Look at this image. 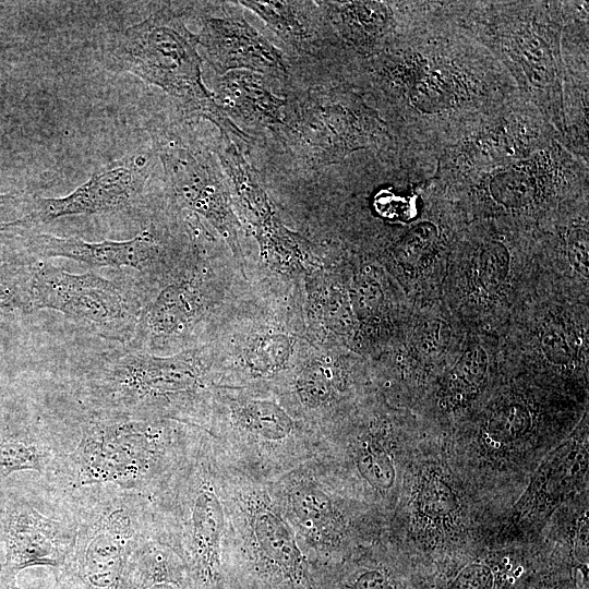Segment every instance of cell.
Returning a JSON list of instances; mask_svg holds the SVG:
<instances>
[{"label":"cell","mask_w":589,"mask_h":589,"mask_svg":"<svg viewBox=\"0 0 589 589\" xmlns=\"http://www.w3.org/2000/svg\"><path fill=\"white\" fill-rule=\"evenodd\" d=\"M483 38L548 123L565 135V65L560 15L540 2L498 5Z\"/></svg>","instance_id":"obj_8"},{"label":"cell","mask_w":589,"mask_h":589,"mask_svg":"<svg viewBox=\"0 0 589 589\" xmlns=\"http://www.w3.org/2000/svg\"><path fill=\"white\" fill-rule=\"evenodd\" d=\"M167 435L160 420L87 416L76 446L62 452L45 477L62 497L96 486L147 495Z\"/></svg>","instance_id":"obj_5"},{"label":"cell","mask_w":589,"mask_h":589,"mask_svg":"<svg viewBox=\"0 0 589 589\" xmlns=\"http://www.w3.org/2000/svg\"><path fill=\"white\" fill-rule=\"evenodd\" d=\"M191 238L192 233L187 242H176L166 228L152 225L122 241L38 233L31 239V249L41 259L64 257L92 268H132L155 291L185 254Z\"/></svg>","instance_id":"obj_14"},{"label":"cell","mask_w":589,"mask_h":589,"mask_svg":"<svg viewBox=\"0 0 589 589\" xmlns=\"http://www.w3.org/2000/svg\"><path fill=\"white\" fill-rule=\"evenodd\" d=\"M542 348L546 358L553 363H566L572 353L563 334L556 330L548 332L542 340Z\"/></svg>","instance_id":"obj_37"},{"label":"cell","mask_w":589,"mask_h":589,"mask_svg":"<svg viewBox=\"0 0 589 589\" xmlns=\"http://www.w3.org/2000/svg\"><path fill=\"white\" fill-rule=\"evenodd\" d=\"M235 418L247 431L272 441L287 437L294 424L280 406L266 399L240 405L235 411Z\"/></svg>","instance_id":"obj_29"},{"label":"cell","mask_w":589,"mask_h":589,"mask_svg":"<svg viewBox=\"0 0 589 589\" xmlns=\"http://www.w3.org/2000/svg\"><path fill=\"white\" fill-rule=\"evenodd\" d=\"M382 299V291L375 281L363 280L358 285L354 302L360 314L368 316L374 313Z\"/></svg>","instance_id":"obj_36"},{"label":"cell","mask_w":589,"mask_h":589,"mask_svg":"<svg viewBox=\"0 0 589 589\" xmlns=\"http://www.w3.org/2000/svg\"><path fill=\"white\" fill-rule=\"evenodd\" d=\"M283 128L313 166L338 163L377 143L386 131L378 112L346 87L314 88L286 105Z\"/></svg>","instance_id":"obj_11"},{"label":"cell","mask_w":589,"mask_h":589,"mask_svg":"<svg viewBox=\"0 0 589 589\" xmlns=\"http://www.w3.org/2000/svg\"><path fill=\"white\" fill-rule=\"evenodd\" d=\"M67 508L59 516L39 510L21 496L0 500V526L4 543V567L16 580L28 567L49 566L60 569L74 542L75 517L67 497Z\"/></svg>","instance_id":"obj_17"},{"label":"cell","mask_w":589,"mask_h":589,"mask_svg":"<svg viewBox=\"0 0 589 589\" xmlns=\"http://www.w3.org/2000/svg\"><path fill=\"white\" fill-rule=\"evenodd\" d=\"M293 512L301 524L312 530H321L333 521L329 497L312 485L298 488L291 496Z\"/></svg>","instance_id":"obj_31"},{"label":"cell","mask_w":589,"mask_h":589,"mask_svg":"<svg viewBox=\"0 0 589 589\" xmlns=\"http://www.w3.org/2000/svg\"><path fill=\"white\" fill-rule=\"evenodd\" d=\"M509 254L500 241H488L480 253V281L486 290L496 289L506 278Z\"/></svg>","instance_id":"obj_33"},{"label":"cell","mask_w":589,"mask_h":589,"mask_svg":"<svg viewBox=\"0 0 589 589\" xmlns=\"http://www.w3.org/2000/svg\"><path fill=\"white\" fill-rule=\"evenodd\" d=\"M196 47L182 12L170 3L141 22L103 34L98 57L108 71L130 73L159 87L184 113L205 118L220 133L247 142L248 136L224 115L205 86Z\"/></svg>","instance_id":"obj_2"},{"label":"cell","mask_w":589,"mask_h":589,"mask_svg":"<svg viewBox=\"0 0 589 589\" xmlns=\"http://www.w3.org/2000/svg\"><path fill=\"white\" fill-rule=\"evenodd\" d=\"M237 273L214 259L193 228L185 254L145 304L124 347L169 356L211 341L243 298L232 284Z\"/></svg>","instance_id":"obj_3"},{"label":"cell","mask_w":589,"mask_h":589,"mask_svg":"<svg viewBox=\"0 0 589 589\" xmlns=\"http://www.w3.org/2000/svg\"><path fill=\"white\" fill-rule=\"evenodd\" d=\"M242 298L211 340L216 369H235L252 380L294 370L314 348L294 304L267 297Z\"/></svg>","instance_id":"obj_9"},{"label":"cell","mask_w":589,"mask_h":589,"mask_svg":"<svg viewBox=\"0 0 589 589\" xmlns=\"http://www.w3.org/2000/svg\"><path fill=\"white\" fill-rule=\"evenodd\" d=\"M215 101L229 119L251 127L283 128L287 100L274 94L260 73L236 70L218 80Z\"/></svg>","instance_id":"obj_22"},{"label":"cell","mask_w":589,"mask_h":589,"mask_svg":"<svg viewBox=\"0 0 589 589\" xmlns=\"http://www.w3.org/2000/svg\"><path fill=\"white\" fill-rule=\"evenodd\" d=\"M19 296L26 310H55L81 328L127 345L154 289L141 277L107 278L94 271L70 273L50 262L31 266Z\"/></svg>","instance_id":"obj_7"},{"label":"cell","mask_w":589,"mask_h":589,"mask_svg":"<svg viewBox=\"0 0 589 589\" xmlns=\"http://www.w3.org/2000/svg\"><path fill=\"white\" fill-rule=\"evenodd\" d=\"M338 33L363 52L378 53L393 39L397 23L389 2L317 1Z\"/></svg>","instance_id":"obj_23"},{"label":"cell","mask_w":589,"mask_h":589,"mask_svg":"<svg viewBox=\"0 0 589 589\" xmlns=\"http://www.w3.org/2000/svg\"><path fill=\"white\" fill-rule=\"evenodd\" d=\"M194 34L208 63L219 74L245 70L285 77L283 53L254 29L241 15H201Z\"/></svg>","instance_id":"obj_20"},{"label":"cell","mask_w":589,"mask_h":589,"mask_svg":"<svg viewBox=\"0 0 589 589\" xmlns=\"http://www.w3.org/2000/svg\"><path fill=\"white\" fill-rule=\"evenodd\" d=\"M588 434H569L540 462L512 506L493 542L524 543L539 538L552 514L588 491Z\"/></svg>","instance_id":"obj_13"},{"label":"cell","mask_w":589,"mask_h":589,"mask_svg":"<svg viewBox=\"0 0 589 589\" xmlns=\"http://www.w3.org/2000/svg\"><path fill=\"white\" fill-rule=\"evenodd\" d=\"M398 506L400 551L420 566L493 541L502 525L452 468L433 435L414 458Z\"/></svg>","instance_id":"obj_1"},{"label":"cell","mask_w":589,"mask_h":589,"mask_svg":"<svg viewBox=\"0 0 589 589\" xmlns=\"http://www.w3.org/2000/svg\"><path fill=\"white\" fill-rule=\"evenodd\" d=\"M418 580V565L400 551L390 562L360 564L341 589H417Z\"/></svg>","instance_id":"obj_28"},{"label":"cell","mask_w":589,"mask_h":589,"mask_svg":"<svg viewBox=\"0 0 589 589\" xmlns=\"http://www.w3.org/2000/svg\"><path fill=\"white\" fill-rule=\"evenodd\" d=\"M215 369L211 341L169 356L125 347L88 369L81 399L87 416L160 420L196 398Z\"/></svg>","instance_id":"obj_4"},{"label":"cell","mask_w":589,"mask_h":589,"mask_svg":"<svg viewBox=\"0 0 589 589\" xmlns=\"http://www.w3.org/2000/svg\"><path fill=\"white\" fill-rule=\"evenodd\" d=\"M12 199H13V196L11 194H1L0 193V205H3L5 203H8Z\"/></svg>","instance_id":"obj_39"},{"label":"cell","mask_w":589,"mask_h":589,"mask_svg":"<svg viewBox=\"0 0 589 589\" xmlns=\"http://www.w3.org/2000/svg\"><path fill=\"white\" fill-rule=\"evenodd\" d=\"M398 48V47H397ZM449 45L406 43L376 63L385 87L419 117L453 118L471 113L488 93L471 61Z\"/></svg>","instance_id":"obj_10"},{"label":"cell","mask_w":589,"mask_h":589,"mask_svg":"<svg viewBox=\"0 0 589 589\" xmlns=\"http://www.w3.org/2000/svg\"><path fill=\"white\" fill-rule=\"evenodd\" d=\"M3 589H21V588H19V587L16 586V584H14V585L8 586V587H5V588H3Z\"/></svg>","instance_id":"obj_40"},{"label":"cell","mask_w":589,"mask_h":589,"mask_svg":"<svg viewBox=\"0 0 589 589\" xmlns=\"http://www.w3.org/2000/svg\"><path fill=\"white\" fill-rule=\"evenodd\" d=\"M539 539L490 542L419 566L417 589H512L546 555Z\"/></svg>","instance_id":"obj_18"},{"label":"cell","mask_w":589,"mask_h":589,"mask_svg":"<svg viewBox=\"0 0 589 589\" xmlns=\"http://www.w3.org/2000/svg\"><path fill=\"white\" fill-rule=\"evenodd\" d=\"M67 498L75 534L56 589H119L130 555L152 526L147 495L96 486Z\"/></svg>","instance_id":"obj_6"},{"label":"cell","mask_w":589,"mask_h":589,"mask_svg":"<svg viewBox=\"0 0 589 589\" xmlns=\"http://www.w3.org/2000/svg\"><path fill=\"white\" fill-rule=\"evenodd\" d=\"M567 255L575 269L588 276V230L585 227L573 228L567 237Z\"/></svg>","instance_id":"obj_35"},{"label":"cell","mask_w":589,"mask_h":589,"mask_svg":"<svg viewBox=\"0 0 589 589\" xmlns=\"http://www.w3.org/2000/svg\"><path fill=\"white\" fill-rule=\"evenodd\" d=\"M217 156L232 194L231 200L266 259L276 263L305 259L309 243L283 225L256 172L227 134H220Z\"/></svg>","instance_id":"obj_19"},{"label":"cell","mask_w":589,"mask_h":589,"mask_svg":"<svg viewBox=\"0 0 589 589\" xmlns=\"http://www.w3.org/2000/svg\"><path fill=\"white\" fill-rule=\"evenodd\" d=\"M490 115L446 149L440 171L478 177L528 158L550 145L551 130L540 112L518 107L497 109Z\"/></svg>","instance_id":"obj_15"},{"label":"cell","mask_w":589,"mask_h":589,"mask_svg":"<svg viewBox=\"0 0 589 589\" xmlns=\"http://www.w3.org/2000/svg\"><path fill=\"white\" fill-rule=\"evenodd\" d=\"M193 586L184 560L161 542L151 526L129 557L119 589H192Z\"/></svg>","instance_id":"obj_24"},{"label":"cell","mask_w":589,"mask_h":589,"mask_svg":"<svg viewBox=\"0 0 589 589\" xmlns=\"http://www.w3.org/2000/svg\"><path fill=\"white\" fill-rule=\"evenodd\" d=\"M436 228L431 223H422L409 231L400 243V252L406 259L420 255L436 239Z\"/></svg>","instance_id":"obj_34"},{"label":"cell","mask_w":589,"mask_h":589,"mask_svg":"<svg viewBox=\"0 0 589 589\" xmlns=\"http://www.w3.org/2000/svg\"><path fill=\"white\" fill-rule=\"evenodd\" d=\"M512 589H588V575L549 554Z\"/></svg>","instance_id":"obj_30"},{"label":"cell","mask_w":589,"mask_h":589,"mask_svg":"<svg viewBox=\"0 0 589 589\" xmlns=\"http://www.w3.org/2000/svg\"><path fill=\"white\" fill-rule=\"evenodd\" d=\"M294 390L302 405L320 408L334 399L339 374L328 352L314 347L296 369Z\"/></svg>","instance_id":"obj_27"},{"label":"cell","mask_w":589,"mask_h":589,"mask_svg":"<svg viewBox=\"0 0 589 589\" xmlns=\"http://www.w3.org/2000/svg\"><path fill=\"white\" fill-rule=\"evenodd\" d=\"M149 176L147 153L125 155L96 170L64 196L36 199L28 215L3 226L32 227L68 216L127 211L140 204Z\"/></svg>","instance_id":"obj_16"},{"label":"cell","mask_w":589,"mask_h":589,"mask_svg":"<svg viewBox=\"0 0 589 589\" xmlns=\"http://www.w3.org/2000/svg\"><path fill=\"white\" fill-rule=\"evenodd\" d=\"M486 374V357L481 349H469L453 371L450 389L458 395L477 392Z\"/></svg>","instance_id":"obj_32"},{"label":"cell","mask_w":589,"mask_h":589,"mask_svg":"<svg viewBox=\"0 0 589 589\" xmlns=\"http://www.w3.org/2000/svg\"><path fill=\"white\" fill-rule=\"evenodd\" d=\"M253 529L261 550L269 562L294 585L306 580L302 554L288 526L273 512L259 509Z\"/></svg>","instance_id":"obj_26"},{"label":"cell","mask_w":589,"mask_h":589,"mask_svg":"<svg viewBox=\"0 0 589 589\" xmlns=\"http://www.w3.org/2000/svg\"><path fill=\"white\" fill-rule=\"evenodd\" d=\"M239 3L256 13L287 45L311 52L316 43V9L310 1H253Z\"/></svg>","instance_id":"obj_25"},{"label":"cell","mask_w":589,"mask_h":589,"mask_svg":"<svg viewBox=\"0 0 589 589\" xmlns=\"http://www.w3.org/2000/svg\"><path fill=\"white\" fill-rule=\"evenodd\" d=\"M154 146L170 203L209 224L226 241L245 275L239 221L231 208L230 189L219 161L205 148L169 133L157 135Z\"/></svg>","instance_id":"obj_12"},{"label":"cell","mask_w":589,"mask_h":589,"mask_svg":"<svg viewBox=\"0 0 589 589\" xmlns=\"http://www.w3.org/2000/svg\"><path fill=\"white\" fill-rule=\"evenodd\" d=\"M16 584V580H12L8 577L4 567V556L0 555V589Z\"/></svg>","instance_id":"obj_38"},{"label":"cell","mask_w":589,"mask_h":589,"mask_svg":"<svg viewBox=\"0 0 589 589\" xmlns=\"http://www.w3.org/2000/svg\"><path fill=\"white\" fill-rule=\"evenodd\" d=\"M195 488L189 503L185 564L196 589H214L220 580L224 509L211 483L202 481Z\"/></svg>","instance_id":"obj_21"}]
</instances>
